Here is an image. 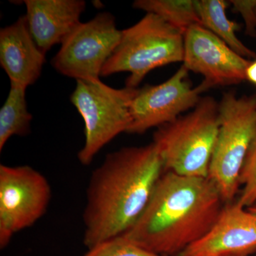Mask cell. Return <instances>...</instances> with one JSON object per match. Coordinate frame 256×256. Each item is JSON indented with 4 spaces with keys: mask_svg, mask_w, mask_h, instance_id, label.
I'll use <instances>...</instances> for the list:
<instances>
[{
    "mask_svg": "<svg viewBox=\"0 0 256 256\" xmlns=\"http://www.w3.org/2000/svg\"><path fill=\"white\" fill-rule=\"evenodd\" d=\"M164 172L161 154L153 142L108 154L88 184L82 212L85 246L89 250L132 228Z\"/></svg>",
    "mask_w": 256,
    "mask_h": 256,
    "instance_id": "cell-1",
    "label": "cell"
},
{
    "mask_svg": "<svg viewBox=\"0 0 256 256\" xmlns=\"http://www.w3.org/2000/svg\"><path fill=\"white\" fill-rule=\"evenodd\" d=\"M222 202L210 178L164 172L144 212L122 236L156 255L180 256L212 228Z\"/></svg>",
    "mask_w": 256,
    "mask_h": 256,
    "instance_id": "cell-2",
    "label": "cell"
},
{
    "mask_svg": "<svg viewBox=\"0 0 256 256\" xmlns=\"http://www.w3.org/2000/svg\"><path fill=\"white\" fill-rule=\"evenodd\" d=\"M218 128V104L210 96L202 98L188 114L158 128L153 142L161 154L164 172L208 178Z\"/></svg>",
    "mask_w": 256,
    "mask_h": 256,
    "instance_id": "cell-3",
    "label": "cell"
},
{
    "mask_svg": "<svg viewBox=\"0 0 256 256\" xmlns=\"http://www.w3.org/2000/svg\"><path fill=\"white\" fill-rule=\"evenodd\" d=\"M184 34L152 13L122 30L118 46L106 62L101 76L128 72L126 86L138 88L146 75L168 64L183 62Z\"/></svg>",
    "mask_w": 256,
    "mask_h": 256,
    "instance_id": "cell-4",
    "label": "cell"
},
{
    "mask_svg": "<svg viewBox=\"0 0 256 256\" xmlns=\"http://www.w3.org/2000/svg\"><path fill=\"white\" fill-rule=\"evenodd\" d=\"M220 128L208 178L224 202L238 193L242 165L256 134V94L238 96L225 92L218 104Z\"/></svg>",
    "mask_w": 256,
    "mask_h": 256,
    "instance_id": "cell-5",
    "label": "cell"
},
{
    "mask_svg": "<svg viewBox=\"0 0 256 256\" xmlns=\"http://www.w3.org/2000/svg\"><path fill=\"white\" fill-rule=\"evenodd\" d=\"M139 88H114L101 80H76L70 102L85 124V143L78 161L92 164L96 154L114 138L127 132L130 124V106Z\"/></svg>",
    "mask_w": 256,
    "mask_h": 256,
    "instance_id": "cell-6",
    "label": "cell"
},
{
    "mask_svg": "<svg viewBox=\"0 0 256 256\" xmlns=\"http://www.w3.org/2000/svg\"><path fill=\"white\" fill-rule=\"evenodd\" d=\"M48 180L28 165L0 164V248L44 216L52 200Z\"/></svg>",
    "mask_w": 256,
    "mask_h": 256,
    "instance_id": "cell-7",
    "label": "cell"
},
{
    "mask_svg": "<svg viewBox=\"0 0 256 256\" xmlns=\"http://www.w3.org/2000/svg\"><path fill=\"white\" fill-rule=\"evenodd\" d=\"M122 30L111 13H99L87 22L79 24L66 37L52 58L58 73L76 80H100L106 62L118 46Z\"/></svg>",
    "mask_w": 256,
    "mask_h": 256,
    "instance_id": "cell-8",
    "label": "cell"
},
{
    "mask_svg": "<svg viewBox=\"0 0 256 256\" xmlns=\"http://www.w3.org/2000/svg\"><path fill=\"white\" fill-rule=\"evenodd\" d=\"M183 66L176 73L156 86L139 88L130 106V134H142L153 128L170 124L196 107L205 92L201 86H192Z\"/></svg>",
    "mask_w": 256,
    "mask_h": 256,
    "instance_id": "cell-9",
    "label": "cell"
},
{
    "mask_svg": "<svg viewBox=\"0 0 256 256\" xmlns=\"http://www.w3.org/2000/svg\"><path fill=\"white\" fill-rule=\"evenodd\" d=\"M182 66L204 77V92L212 88L237 85L246 80L252 60L236 53L220 38L200 24L190 26L184 35Z\"/></svg>",
    "mask_w": 256,
    "mask_h": 256,
    "instance_id": "cell-10",
    "label": "cell"
},
{
    "mask_svg": "<svg viewBox=\"0 0 256 256\" xmlns=\"http://www.w3.org/2000/svg\"><path fill=\"white\" fill-rule=\"evenodd\" d=\"M256 252V210L238 202L224 206L204 236L180 256H248Z\"/></svg>",
    "mask_w": 256,
    "mask_h": 256,
    "instance_id": "cell-11",
    "label": "cell"
},
{
    "mask_svg": "<svg viewBox=\"0 0 256 256\" xmlns=\"http://www.w3.org/2000/svg\"><path fill=\"white\" fill-rule=\"evenodd\" d=\"M46 54L36 44L25 15L0 30V65L10 85L28 88L41 76Z\"/></svg>",
    "mask_w": 256,
    "mask_h": 256,
    "instance_id": "cell-12",
    "label": "cell"
},
{
    "mask_svg": "<svg viewBox=\"0 0 256 256\" xmlns=\"http://www.w3.org/2000/svg\"><path fill=\"white\" fill-rule=\"evenodd\" d=\"M25 14L30 33L45 54L60 44L80 23L84 0H26Z\"/></svg>",
    "mask_w": 256,
    "mask_h": 256,
    "instance_id": "cell-13",
    "label": "cell"
},
{
    "mask_svg": "<svg viewBox=\"0 0 256 256\" xmlns=\"http://www.w3.org/2000/svg\"><path fill=\"white\" fill-rule=\"evenodd\" d=\"M200 24L220 38L236 53L248 60H255L256 54L236 36L240 24L227 16L229 3L224 0H195Z\"/></svg>",
    "mask_w": 256,
    "mask_h": 256,
    "instance_id": "cell-14",
    "label": "cell"
},
{
    "mask_svg": "<svg viewBox=\"0 0 256 256\" xmlns=\"http://www.w3.org/2000/svg\"><path fill=\"white\" fill-rule=\"evenodd\" d=\"M26 88L10 85L4 105L0 110V151L13 136H25L31 130L32 114L28 112Z\"/></svg>",
    "mask_w": 256,
    "mask_h": 256,
    "instance_id": "cell-15",
    "label": "cell"
},
{
    "mask_svg": "<svg viewBox=\"0 0 256 256\" xmlns=\"http://www.w3.org/2000/svg\"><path fill=\"white\" fill-rule=\"evenodd\" d=\"M132 6L158 15L184 35L190 26L200 24L195 0H136Z\"/></svg>",
    "mask_w": 256,
    "mask_h": 256,
    "instance_id": "cell-16",
    "label": "cell"
},
{
    "mask_svg": "<svg viewBox=\"0 0 256 256\" xmlns=\"http://www.w3.org/2000/svg\"><path fill=\"white\" fill-rule=\"evenodd\" d=\"M240 185L242 188L237 202L245 208L254 207L256 204V134L242 165Z\"/></svg>",
    "mask_w": 256,
    "mask_h": 256,
    "instance_id": "cell-17",
    "label": "cell"
},
{
    "mask_svg": "<svg viewBox=\"0 0 256 256\" xmlns=\"http://www.w3.org/2000/svg\"><path fill=\"white\" fill-rule=\"evenodd\" d=\"M82 256H161L144 250L124 236L100 242Z\"/></svg>",
    "mask_w": 256,
    "mask_h": 256,
    "instance_id": "cell-18",
    "label": "cell"
},
{
    "mask_svg": "<svg viewBox=\"0 0 256 256\" xmlns=\"http://www.w3.org/2000/svg\"><path fill=\"white\" fill-rule=\"evenodd\" d=\"M234 12L242 15L245 22V33L248 36L256 37V0H232Z\"/></svg>",
    "mask_w": 256,
    "mask_h": 256,
    "instance_id": "cell-19",
    "label": "cell"
},
{
    "mask_svg": "<svg viewBox=\"0 0 256 256\" xmlns=\"http://www.w3.org/2000/svg\"><path fill=\"white\" fill-rule=\"evenodd\" d=\"M246 80L256 86V58L250 62L246 72Z\"/></svg>",
    "mask_w": 256,
    "mask_h": 256,
    "instance_id": "cell-20",
    "label": "cell"
},
{
    "mask_svg": "<svg viewBox=\"0 0 256 256\" xmlns=\"http://www.w3.org/2000/svg\"><path fill=\"white\" fill-rule=\"evenodd\" d=\"M252 208H254V210H256V206L252 207Z\"/></svg>",
    "mask_w": 256,
    "mask_h": 256,
    "instance_id": "cell-21",
    "label": "cell"
},
{
    "mask_svg": "<svg viewBox=\"0 0 256 256\" xmlns=\"http://www.w3.org/2000/svg\"></svg>",
    "mask_w": 256,
    "mask_h": 256,
    "instance_id": "cell-22",
    "label": "cell"
},
{
    "mask_svg": "<svg viewBox=\"0 0 256 256\" xmlns=\"http://www.w3.org/2000/svg\"></svg>",
    "mask_w": 256,
    "mask_h": 256,
    "instance_id": "cell-23",
    "label": "cell"
}]
</instances>
